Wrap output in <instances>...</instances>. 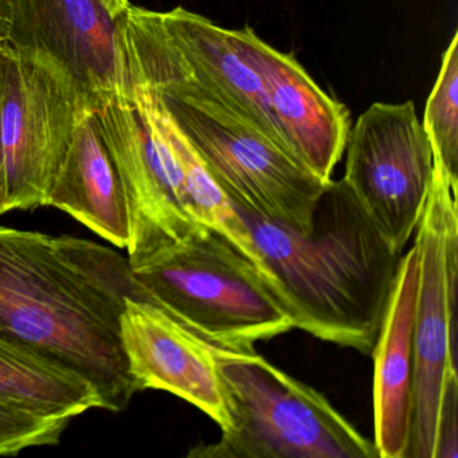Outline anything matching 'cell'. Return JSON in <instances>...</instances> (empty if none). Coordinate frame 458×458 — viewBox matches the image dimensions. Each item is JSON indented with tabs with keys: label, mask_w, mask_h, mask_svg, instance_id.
<instances>
[{
	"label": "cell",
	"mask_w": 458,
	"mask_h": 458,
	"mask_svg": "<svg viewBox=\"0 0 458 458\" xmlns=\"http://www.w3.org/2000/svg\"><path fill=\"white\" fill-rule=\"evenodd\" d=\"M128 299L146 294L114 249L0 226V339L79 375L114 412L138 391L122 336Z\"/></svg>",
	"instance_id": "1"
},
{
	"label": "cell",
	"mask_w": 458,
	"mask_h": 458,
	"mask_svg": "<svg viewBox=\"0 0 458 458\" xmlns=\"http://www.w3.org/2000/svg\"><path fill=\"white\" fill-rule=\"evenodd\" d=\"M235 210L294 328L371 353L402 256L377 233L344 182L332 181L324 192L310 234Z\"/></svg>",
	"instance_id": "2"
},
{
	"label": "cell",
	"mask_w": 458,
	"mask_h": 458,
	"mask_svg": "<svg viewBox=\"0 0 458 458\" xmlns=\"http://www.w3.org/2000/svg\"><path fill=\"white\" fill-rule=\"evenodd\" d=\"M146 300L211 347L248 352L294 328L275 289L233 243L208 226L132 267Z\"/></svg>",
	"instance_id": "3"
},
{
	"label": "cell",
	"mask_w": 458,
	"mask_h": 458,
	"mask_svg": "<svg viewBox=\"0 0 458 458\" xmlns=\"http://www.w3.org/2000/svg\"><path fill=\"white\" fill-rule=\"evenodd\" d=\"M230 425L199 458H380L331 402L256 351L214 348Z\"/></svg>",
	"instance_id": "4"
},
{
	"label": "cell",
	"mask_w": 458,
	"mask_h": 458,
	"mask_svg": "<svg viewBox=\"0 0 458 458\" xmlns=\"http://www.w3.org/2000/svg\"><path fill=\"white\" fill-rule=\"evenodd\" d=\"M55 61L6 44L0 58V203L4 213L47 206L85 112Z\"/></svg>",
	"instance_id": "5"
},
{
	"label": "cell",
	"mask_w": 458,
	"mask_h": 458,
	"mask_svg": "<svg viewBox=\"0 0 458 458\" xmlns=\"http://www.w3.org/2000/svg\"><path fill=\"white\" fill-rule=\"evenodd\" d=\"M457 190V182L434 165L414 241L420 250V280L414 315V407L406 458H434L442 402L447 388L458 382Z\"/></svg>",
	"instance_id": "6"
},
{
	"label": "cell",
	"mask_w": 458,
	"mask_h": 458,
	"mask_svg": "<svg viewBox=\"0 0 458 458\" xmlns=\"http://www.w3.org/2000/svg\"><path fill=\"white\" fill-rule=\"evenodd\" d=\"M345 186L395 253L417 232L433 178L430 141L414 103L372 104L348 133Z\"/></svg>",
	"instance_id": "7"
},
{
	"label": "cell",
	"mask_w": 458,
	"mask_h": 458,
	"mask_svg": "<svg viewBox=\"0 0 458 458\" xmlns=\"http://www.w3.org/2000/svg\"><path fill=\"white\" fill-rule=\"evenodd\" d=\"M93 112L124 189L130 213L127 259L135 267L200 224L187 203L175 155L154 123L130 98H112Z\"/></svg>",
	"instance_id": "8"
},
{
	"label": "cell",
	"mask_w": 458,
	"mask_h": 458,
	"mask_svg": "<svg viewBox=\"0 0 458 458\" xmlns=\"http://www.w3.org/2000/svg\"><path fill=\"white\" fill-rule=\"evenodd\" d=\"M4 41L37 53L71 76L92 111L130 98V82L114 20L101 0H4Z\"/></svg>",
	"instance_id": "9"
},
{
	"label": "cell",
	"mask_w": 458,
	"mask_h": 458,
	"mask_svg": "<svg viewBox=\"0 0 458 458\" xmlns=\"http://www.w3.org/2000/svg\"><path fill=\"white\" fill-rule=\"evenodd\" d=\"M122 336L138 391H167L229 428L214 347L148 300H127Z\"/></svg>",
	"instance_id": "10"
},
{
	"label": "cell",
	"mask_w": 458,
	"mask_h": 458,
	"mask_svg": "<svg viewBox=\"0 0 458 458\" xmlns=\"http://www.w3.org/2000/svg\"><path fill=\"white\" fill-rule=\"evenodd\" d=\"M237 33L264 81L273 117L289 154L313 175L331 183L351 130L347 106L329 98L293 55L262 41L250 26Z\"/></svg>",
	"instance_id": "11"
},
{
	"label": "cell",
	"mask_w": 458,
	"mask_h": 458,
	"mask_svg": "<svg viewBox=\"0 0 458 458\" xmlns=\"http://www.w3.org/2000/svg\"><path fill=\"white\" fill-rule=\"evenodd\" d=\"M157 18L189 73L289 154L273 117L264 81L246 55L237 30L221 28L183 7L157 12Z\"/></svg>",
	"instance_id": "12"
},
{
	"label": "cell",
	"mask_w": 458,
	"mask_h": 458,
	"mask_svg": "<svg viewBox=\"0 0 458 458\" xmlns=\"http://www.w3.org/2000/svg\"><path fill=\"white\" fill-rule=\"evenodd\" d=\"M420 280L417 243L402 254L374 356L375 446L380 458H406L414 407V315Z\"/></svg>",
	"instance_id": "13"
},
{
	"label": "cell",
	"mask_w": 458,
	"mask_h": 458,
	"mask_svg": "<svg viewBox=\"0 0 458 458\" xmlns=\"http://www.w3.org/2000/svg\"><path fill=\"white\" fill-rule=\"evenodd\" d=\"M47 206L60 208L120 249L130 242L124 189L101 138L95 112L87 111L53 182Z\"/></svg>",
	"instance_id": "14"
},
{
	"label": "cell",
	"mask_w": 458,
	"mask_h": 458,
	"mask_svg": "<svg viewBox=\"0 0 458 458\" xmlns=\"http://www.w3.org/2000/svg\"><path fill=\"white\" fill-rule=\"evenodd\" d=\"M130 98L133 106L154 123L175 155L183 178L187 203L197 222L226 238L267 278L261 256L248 225L157 95L144 82L130 77Z\"/></svg>",
	"instance_id": "15"
},
{
	"label": "cell",
	"mask_w": 458,
	"mask_h": 458,
	"mask_svg": "<svg viewBox=\"0 0 458 458\" xmlns=\"http://www.w3.org/2000/svg\"><path fill=\"white\" fill-rule=\"evenodd\" d=\"M0 399L71 418L101 406L87 380L4 339H0Z\"/></svg>",
	"instance_id": "16"
},
{
	"label": "cell",
	"mask_w": 458,
	"mask_h": 458,
	"mask_svg": "<svg viewBox=\"0 0 458 458\" xmlns=\"http://www.w3.org/2000/svg\"><path fill=\"white\" fill-rule=\"evenodd\" d=\"M422 125L430 141L433 165L458 182V33L442 57Z\"/></svg>",
	"instance_id": "17"
},
{
	"label": "cell",
	"mask_w": 458,
	"mask_h": 458,
	"mask_svg": "<svg viewBox=\"0 0 458 458\" xmlns=\"http://www.w3.org/2000/svg\"><path fill=\"white\" fill-rule=\"evenodd\" d=\"M72 420L0 399V455H17L30 447L57 445Z\"/></svg>",
	"instance_id": "18"
},
{
	"label": "cell",
	"mask_w": 458,
	"mask_h": 458,
	"mask_svg": "<svg viewBox=\"0 0 458 458\" xmlns=\"http://www.w3.org/2000/svg\"><path fill=\"white\" fill-rule=\"evenodd\" d=\"M458 382L445 394L439 415L434 458H457L458 455Z\"/></svg>",
	"instance_id": "19"
},
{
	"label": "cell",
	"mask_w": 458,
	"mask_h": 458,
	"mask_svg": "<svg viewBox=\"0 0 458 458\" xmlns=\"http://www.w3.org/2000/svg\"><path fill=\"white\" fill-rule=\"evenodd\" d=\"M101 2L114 20H117L131 4L128 0H101Z\"/></svg>",
	"instance_id": "20"
},
{
	"label": "cell",
	"mask_w": 458,
	"mask_h": 458,
	"mask_svg": "<svg viewBox=\"0 0 458 458\" xmlns=\"http://www.w3.org/2000/svg\"><path fill=\"white\" fill-rule=\"evenodd\" d=\"M7 29V7L4 0H0V34L4 36Z\"/></svg>",
	"instance_id": "21"
},
{
	"label": "cell",
	"mask_w": 458,
	"mask_h": 458,
	"mask_svg": "<svg viewBox=\"0 0 458 458\" xmlns=\"http://www.w3.org/2000/svg\"><path fill=\"white\" fill-rule=\"evenodd\" d=\"M4 47H6V41H4V37L0 34V58L4 55ZM4 208H2V203H0V216H4Z\"/></svg>",
	"instance_id": "22"
}]
</instances>
